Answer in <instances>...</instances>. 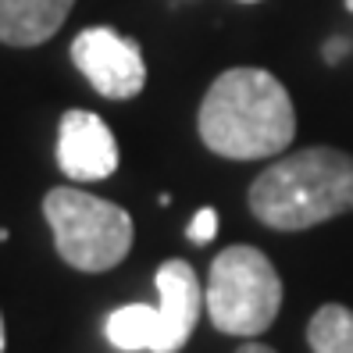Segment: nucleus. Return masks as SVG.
I'll use <instances>...</instances> for the list:
<instances>
[{"instance_id": "1", "label": "nucleus", "mask_w": 353, "mask_h": 353, "mask_svg": "<svg viewBox=\"0 0 353 353\" xmlns=\"http://www.w3.org/2000/svg\"><path fill=\"white\" fill-rule=\"evenodd\" d=\"M196 132L207 150L228 161L275 157L296 136V108L272 72L228 68L203 93Z\"/></svg>"}, {"instance_id": "2", "label": "nucleus", "mask_w": 353, "mask_h": 353, "mask_svg": "<svg viewBox=\"0 0 353 353\" xmlns=\"http://www.w3.org/2000/svg\"><path fill=\"white\" fill-rule=\"evenodd\" d=\"M346 211H353V157L336 147L296 150L250 185V214L275 232H303Z\"/></svg>"}, {"instance_id": "3", "label": "nucleus", "mask_w": 353, "mask_h": 353, "mask_svg": "<svg viewBox=\"0 0 353 353\" xmlns=\"http://www.w3.org/2000/svg\"><path fill=\"white\" fill-rule=\"evenodd\" d=\"M157 285V307L147 303H125L103 325L108 343L121 353H179L190 343L193 328L200 321L203 303V289L193 272V264L185 261H164L154 275Z\"/></svg>"}, {"instance_id": "4", "label": "nucleus", "mask_w": 353, "mask_h": 353, "mask_svg": "<svg viewBox=\"0 0 353 353\" xmlns=\"http://www.w3.org/2000/svg\"><path fill=\"white\" fill-rule=\"evenodd\" d=\"M43 218L54 232L61 261L75 272H111L132 250L129 211L75 185H57L43 196Z\"/></svg>"}, {"instance_id": "5", "label": "nucleus", "mask_w": 353, "mask_h": 353, "mask_svg": "<svg viewBox=\"0 0 353 353\" xmlns=\"http://www.w3.org/2000/svg\"><path fill=\"white\" fill-rule=\"evenodd\" d=\"M207 318L225 336L254 339L282 310V279L257 246H228L211 261L203 289Z\"/></svg>"}, {"instance_id": "6", "label": "nucleus", "mask_w": 353, "mask_h": 353, "mask_svg": "<svg viewBox=\"0 0 353 353\" xmlns=\"http://www.w3.org/2000/svg\"><path fill=\"white\" fill-rule=\"evenodd\" d=\"M72 61L90 86L108 100H132L147 86V61L139 43L108 26L82 29L72 39Z\"/></svg>"}, {"instance_id": "7", "label": "nucleus", "mask_w": 353, "mask_h": 353, "mask_svg": "<svg viewBox=\"0 0 353 353\" xmlns=\"http://www.w3.org/2000/svg\"><path fill=\"white\" fill-rule=\"evenodd\" d=\"M57 164L72 182H100L118 172V143L100 114L68 111L61 118Z\"/></svg>"}, {"instance_id": "8", "label": "nucleus", "mask_w": 353, "mask_h": 353, "mask_svg": "<svg viewBox=\"0 0 353 353\" xmlns=\"http://www.w3.org/2000/svg\"><path fill=\"white\" fill-rule=\"evenodd\" d=\"M75 0H0V43L39 47L65 26Z\"/></svg>"}, {"instance_id": "9", "label": "nucleus", "mask_w": 353, "mask_h": 353, "mask_svg": "<svg viewBox=\"0 0 353 353\" xmlns=\"http://www.w3.org/2000/svg\"><path fill=\"white\" fill-rule=\"evenodd\" d=\"M307 343L314 353H353V310L343 303H325L307 325Z\"/></svg>"}, {"instance_id": "10", "label": "nucleus", "mask_w": 353, "mask_h": 353, "mask_svg": "<svg viewBox=\"0 0 353 353\" xmlns=\"http://www.w3.org/2000/svg\"><path fill=\"white\" fill-rule=\"evenodd\" d=\"M214 232H218V211L214 207H200V211L193 214V221H190V228H185V236H190V243H196V246H207L214 239Z\"/></svg>"}, {"instance_id": "11", "label": "nucleus", "mask_w": 353, "mask_h": 353, "mask_svg": "<svg viewBox=\"0 0 353 353\" xmlns=\"http://www.w3.org/2000/svg\"><path fill=\"white\" fill-rule=\"evenodd\" d=\"M343 54H350V43H346V39H332V43L325 47V61H328V65H336Z\"/></svg>"}, {"instance_id": "12", "label": "nucleus", "mask_w": 353, "mask_h": 353, "mask_svg": "<svg viewBox=\"0 0 353 353\" xmlns=\"http://www.w3.org/2000/svg\"><path fill=\"white\" fill-rule=\"evenodd\" d=\"M236 353H275L272 346H264V343H243Z\"/></svg>"}, {"instance_id": "13", "label": "nucleus", "mask_w": 353, "mask_h": 353, "mask_svg": "<svg viewBox=\"0 0 353 353\" xmlns=\"http://www.w3.org/2000/svg\"><path fill=\"white\" fill-rule=\"evenodd\" d=\"M4 343H8V336H4V318H0V353H4Z\"/></svg>"}, {"instance_id": "14", "label": "nucleus", "mask_w": 353, "mask_h": 353, "mask_svg": "<svg viewBox=\"0 0 353 353\" xmlns=\"http://www.w3.org/2000/svg\"><path fill=\"white\" fill-rule=\"evenodd\" d=\"M239 4H257V0H239Z\"/></svg>"}, {"instance_id": "15", "label": "nucleus", "mask_w": 353, "mask_h": 353, "mask_svg": "<svg viewBox=\"0 0 353 353\" xmlns=\"http://www.w3.org/2000/svg\"><path fill=\"white\" fill-rule=\"evenodd\" d=\"M346 8H350V11H353V0H346Z\"/></svg>"}]
</instances>
